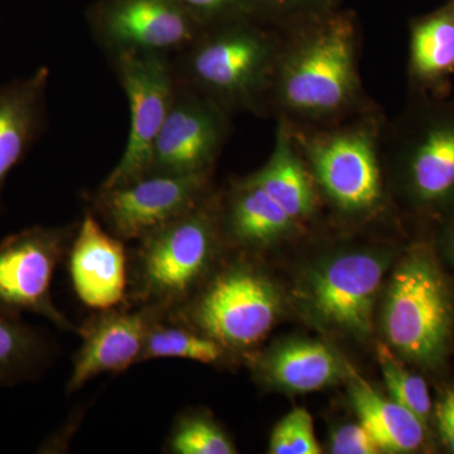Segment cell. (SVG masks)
<instances>
[{"mask_svg": "<svg viewBox=\"0 0 454 454\" xmlns=\"http://www.w3.org/2000/svg\"><path fill=\"white\" fill-rule=\"evenodd\" d=\"M361 98L354 22L331 17L280 43L270 103L293 127L330 125Z\"/></svg>", "mask_w": 454, "mask_h": 454, "instance_id": "cell-1", "label": "cell"}, {"mask_svg": "<svg viewBox=\"0 0 454 454\" xmlns=\"http://www.w3.org/2000/svg\"><path fill=\"white\" fill-rule=\"evenodd\" d=\"M219 214L205 197L137 241L130 254L129 303L164 317L195 294L207 276L217 244Z\"/></svg>", "mask_w": 454, "mask_h": 454, "instance_id": "cell-2", "label": "cell"}, {"mask_svg": "<svg viewBox=\"0 0 454 454\" xmlns=\"http://www.w3.org/2000/svg\"><path fill=\"white\" fill-rule=\"evenodd\" d=\"M280 43L247 26L205 29L182 51L178 79L227 113H258L270 103Z\"/></svg>", "mask_w": 454, "mask_h": 454, "instance_id": "cell-3", "label": "cell"}, {"mask_svg": "<svg viewBox=\"0 0 454 454\" xmlns=\"http://www.w3.org/2000/svg\"><path fill=\"white\" fill-rule=\"evenodd\" d=\"M279 295L247 264L215 274L199 293L164 318L195 328L226 349H247L267 336L279 315Z\"/></svg>", "mask_w": 454, "mask_h": 454, "instance_id": "cell-4", "label": "cell"}, {"mask_svg": "<svg viewBox=\"0 0 454 454\" xmlns=\"http://www.w3.org/2000/svg\"><path fill=\"white\" fill-rule=\"evenodd\" d=\"M292 128L316 184L333 205L348 214H365L380 205L382 179L375 121L324 130Z\"/></svg>", "mask_w": 454, "mask_h": 454, "instance_id": "cell-5", "label": "cell"}, {"mask_svg": "<svg viewBox=\"0 0 454 454\" xmlns=\"http://www.w3.org/2000/svg\"><path fill=\"white\" fill-rule=\"evenodd\" d=\"M385 336L403 356L434 364L443 356L452 331V303L438 269L413 255L391 278L382 316Z\"/></svg>", "mask_w": 454, "mask_h": 454, "instance_id": "cell-6", "label": "cell"}, {"mask_svg": "<svg viewBox=\"0 0 454 454\" xmlns=\"http://www.w3.org/2000/svg\"><path fill=\"white\" fill-rule=\"evenodd\" d=\"M76 226H32L0 241V315L25 313L49 319L61 330L76 333L52 298V282L66 259Z\"/></svg>", "mask_w": 454, "mask_h": 454, "instance_id": "cell-7", "label": "cell"}, {"mask_svg": "<svg viewBox=\"0 0 454 454\" xmlns=\"http://www.w3.org/2000/svg\"><path fill=\"white\" fill-rule=\"evenodd\" d=\"M130 110V128L121 160L100 187L127 184L151 170L153 149L177 91L178 76L169 56L124 52L112 56Z\"/></svg>", "mask_w": 454, "mask_h": 454, "instance_id": "cell-8", "label": "cell"}, {"mask_svg": "<svg viewBox=\"0 0 454 454\" xmlns=\"http://www.w3.org/2000/svg\"><path fill=\"white\" fill-rule=\"evenodd\" d=\"M208 177L149 172L118 186L98 187L90 196V210L116 238L137 243L201 201Z\"/></svg>", "mask_w": 454, "mask_h": 454, "instance_id": "cell-9", "label": "cell"}, {"mask_svg": "<svg viewBox=\"0 0 454 454\" xmlns=\"http://www.w3.org/2000/svg\"><path fill=\"white\" fill-rule=\"evenodd\" d=\"M227 114L178 79L175 100L155 142L149 172L210 175L229 134Z\"/></svg>", "mask_w": 454, "mask_h": 454, "instance_id": "cell-10", "label": "cell"}, {"mask_svg": "<svg viewBox=\"0 0 454 454\" xmlns=\"http://www.w3.org/2000/svg\"><path fill=\"white\" fill-rule=\"evenodd\" d=\"M95 31L110 56L124 52L181 53L205 29L176 0H114Z\"/></svg>", "mask_w": 454, "mask_h": 454, "instance_id": "cell-11", "label": "cell"}, {"mask_svg": "<svg viewBox=\"0 0 454 454\" xmlns=\"http://www.w3.org/2000/svg\"><path fill=\"white\" fill-rule=\"evenodd\" d=\"M162 312L142 304L95 310L79 327L82 345L74 354L66 391L73 394L103 373H121L142 363L146 334Z\"/></svg>", "mask_w": 454, "mask_h": 454, "instance_id": "cell-12", "label": "cell"}, {"mask_svg": "<svg viewBox=\"0 0 454 454\" xmlns=\"http://www.w3.org/2000/svg\"><path fill=\"white\" fill-rule=\"evenodd\" d=\"M66 259L74 292L86 307L106 310L129 303L130 254L91 210L76 226Z\"/></svg>", "mask_w": 454, "mask_h": 454, "instance_id": "cell-13", "label": "cell"}, {"mask_svg": "<svg viewBox=\"0 0 454 454\" xmlns=\"http://www.w3.org/2000/svg\"><path fill=\"white\" fill-rule=\"evenodd\" d=\"M384 273V262L373 254H343L312 277L313 306L330 324L367 336L372 333L373 306Z\"/></svg>", "mask_w": 454, "mask_h": 454, "instance_id": "cell-14", "label": "cell"}, {"mask_svg": "<svg viewBox=\"0 0 454 454\" xmlns=\"http://www.w3.org/2000/svg\"><path fill=\"white\" fill-rule=\"evenodd\" d=\"M395 146L411 195L427 205L454 196V109L430 112Z\"/></svg>", "mask_w": 454, "mask_h": 454, "instance_id": "cell-15", "label": "cell"}, {"mask_svg": "<svg viewBox=\"0 0 454 454\" xmlns=\"http://www.w3.org/2000/svg\"><path fill=\"white\" fill-rule=\"evenodd\" d=\"M50 70L0 83V207L11 173L40 140L47 118Z\"/></svg>", "mask_w": 454, "mask_h": 454, "instance_id": "cell-16", "label": "cell"}, {"mask_svg": "<svg viewBox=\"0 0 454 454\" xmlns=\"http://www.w3.org/2000/svg\"><path fill=\"white\" fill-rule=\"evenodd\" d=\"M247 178L262 187L297 223L309 219L316 210L315 178L298 148L291 122L284 118L278 121L267 163Z\"/></svg>", "mask_w": 454, "mask_h": 454, "instance_id": "cell-17", "label": "cell"}, {"mask_svg": "<svg viewBox=\"0 0 454 454\" xmlns=\"http://www.w3.org/2000/svg\"><path fill=\"white\" fill-rule=\"evenodd\" d=\"M349 395L360 423L366 427L381 452L411 453L422 446L426 424L393 400L384 399L369 382L348 370Z\"/></svg>", "mask_w": 454, "mask_h": 454, "instance_id": "cell-18", "label": "cell"}, {"mask_svg": "<svg viewBox=\"0 0 454 454\" xmlns=\"http://www.w3.org/2000/svg\"><path fill=\"white\" fill-rule=\"evenodd\" d=\"M264 372L277 387L294 393H309L342 378L343 365L324 343L293 340L269 355Z\"/></svg>", "mask_w": 454, "mask_h": 454, "instance_id": "cell-19", "label": "cell"}, {"mask_svg": "<svg viewBox=\"0 0 454 454\" xmlns=\"http://www.w3.org/2000/svg\"><path fill=\"white\" fill-rule=\"evenodd\" d=\"M295 221L249 178L236 184L225 212L227 234L238 243L262 247L282 238Z\"/></svg>", "mask_w": 454, "mask_h": 454, "instance_id": "cell-20", "label": "cell"}, {"mask_svg": "<svg viewBox=\"0 0 454 454\" xmlns=\"http://www.w3.org/2000/svg\"><path fill=\"white\" fill-rule=\"evenodd\" d=\"M409 68L414 82L441 85L454 73V11L439 12L415 23Z\"/></svg>", "mask_w": 454, "mask_h": 454, "instance_id": "cell-21", "label": "cell"}, {"mask_svg": "<svg viewBox=\"0 0 454 454\" xmlns=\"http://www.w3.org/2000/svg\"><path fill=\"white\" fill-rule=\"evenodd\" d=\"M49 340L20 317L0 315V387L37 378L51 358Z\"/></svg>", "mask_w": 454, "mask_h": 454, "instance_id": "cell-22", "label": "cell"}, {"mask_svg": "<svg viewBox=\"0 0 454 454\" xmlns=\"http://www.w3.org/2000/svg\"><path fill=\"white\" fill-rule=\"evenodd\" d=\"M229 349L195 328L160 317L146 334L143 361L157 358H184L197 363H220Z\"/></svg>", "mask_w": 454, "mask_h": 454, "instance_id": "cell-23", "label": "cell"}, {"mask_svg": "<svg viewBox=\"0 0 454 454\" xmlns=\"http://www.w3.org/2000/svg\"><path fill=\"white\" fill-rule=\"evenodd\" d=\"M166 450L173 454H234L235 444L219 424L200 411L179 415L169 430Z\"/></svg>", "mask_w": 454, "mask_h": 454, "instance_id": "cell-24", "label": "cell"}, {"mask_svg": "<svg viewBox=\"0 0 454 454\" xmlns=\"http://www.w3.org/2000/svg\"><path fill=\"white\" fill-rule=\"evenodd\" d=\"M378 357L390 399L417 415L424 424L428 423L432 400L426 381L404 369L387 346L379 345Z\"/></svg>", "mask_w": 454, "mask_h": 454, "instance_id": "cell-25", "label": "cell"}, {"mask_svg": "<svg viewBox=\"0 0 454 454\" xmlns=\"http://www.w3.org/2000/svg\"><path fill=\"white\" fill-rule=\"evenodd\" d=\"M269 453L273 454H319L315 426L309 411L303 408L293 409L277 424L271 433Z\"/></svg>", "mask_w": 454, "mask_h": 454, "instance_id": "cell-26", "label": "cell"}, {"mask_svg": "<svg viewBox=\"0 0 454 454\" xmlns=\"http://www.w3.org/2000/svg\"><path fill=\"white\" fill-rule=\"evenodd\" d=\"M333 454H378L380 447L363 423L348 424L333 433L331 439Z\"/></svg>", "mask_w": 454, "mask_h": 454, "instance_id": "cell-27", "label": "cell"}, {"mask_svg": "<svg viewBox=\"0 0 454 454\" xmlns=\"http://www.w3.org/2000/svg\"><path fill=\"white\" fill-rule=\"evenodd\" d=\"M193 20L206 29L208 20L226 13L241 0H176Z\"/></svg>", "mask_w": 454, "mask_h": 454, "instance_id": "cell-28", "label": "cell"}, {"mask_svg": "<svg viewBox=\"0 0 454 454\" xmlns=\"http://www.w3.org/2000/svg\"><path fill=\"white\" fill-rule=\"evenodd\" d=\"M437 422L442 441L454 453V387L447 391L439 403Z\"/></svg>", "mask_w": 454, "mask_h": 454, "instance_id": "cell-29", "label": "cell"}, {"mask_svg": "<svg viewBox=\"0 0 454 454\" xmlns=\"http://www.w3.org/2000/svg\"><path fill=\"white\" fill-rule=\"evenodd\" d=\"M453 254H454V241H453Z\"/></svg>", "mask_w": 454, "mask_h": 454, "instance_id": "cell-30", "label": "cell"}]
</instances>
